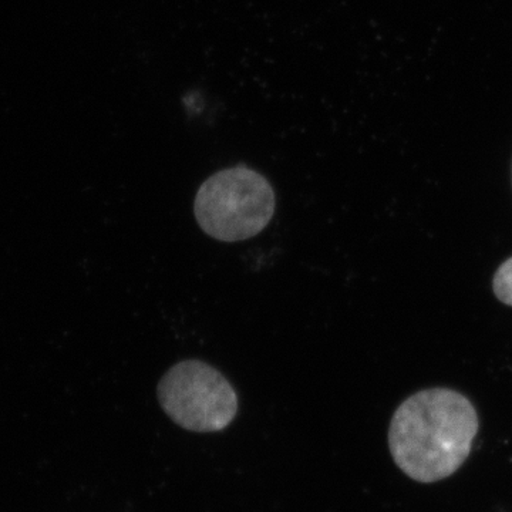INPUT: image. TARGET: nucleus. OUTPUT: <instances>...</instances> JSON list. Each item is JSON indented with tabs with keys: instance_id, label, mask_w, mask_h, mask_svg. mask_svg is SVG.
<instances>
[{
	"instance_id": "f257e3e1",
	"label": "nucleus",
	"mask_w": 512,
	"mask_h": 512,
	"mask_svg": "<svg viewBox=\"0 0 512 512\" xmlns=\"http://www.w3.org/2000/svg\"><path fill=\"white\" fill-rule=\"evenodd\" d=\"M480 423L476 407L451 389H427L393 414L389 448L396 466L419 483L453 476L470 456Z\"/></svg>"
},
{
	"instance_id": "f03ea898",
	"label": "nucleus",
	"mask_w": 512,
	"mask_h": 512,
	"mask_svg": "<svg viewBox=\"0 0 512 512\" xmlns=\"http://www.w3.org/2000/svg\"><path fill=\"white\" fill-rule=\"evenodd\" d=\"M194 214L211 238L245 241L261 234L274 217V188L264 175L245 165L225 168L202 183Z\"/></svg>"
},
{
	"instance_id": "7ed1b4c3",
	"label": "nucleus",
	"mask_w": 512,
	"mask_h": 512,
	"mask_svg": "<svg viewBox=\"0 0 512 512\" xmlns=\"http://www.w3.org/2000/svg\"><path fill=\"white\" fill-rule=\"evenodd\" d=\"M158 402L177 426L195 433L227 429L238 413V396L227 377L201 360H184L158 383Z\"/></svg>"
},
{
	"instance_id": "20e7f679",
	"label": "nucleus",
	"mask_w": 512,
	"mask_h": 512,
	"mask_svg": "<svg viewBox=\"0 0 512 512\" xmlns=\"http://www.w3.org/2000/svg\"><path fill=\"white\" fill-rule=\"evenodd\" d=\"M493 289L498 301L512 306V258L507 259L495 272Z\"/></svg>"
}]
</instances>
